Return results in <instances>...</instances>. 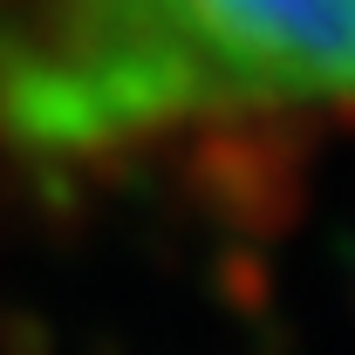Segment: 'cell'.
<instances>
[{"instance_id":"obj_1","label":"cell","mask_w":355,"mask_h":355,"mask_svg":"<svg viewBox=\"0 0 355 355\" xmlns=\"http://www.w3.org/2000/svg\"><path fill=\"white\" fill-rule=\"evenodd\" d=\"M355 110V0H0V150L110 157Z\"/></svg>"}]
</instances>
